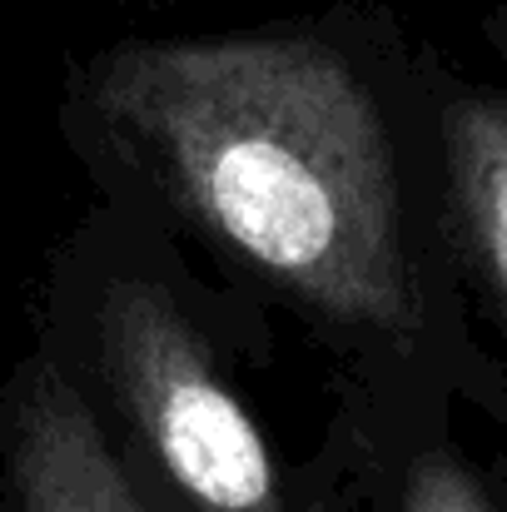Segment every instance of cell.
<instances>
[{"mask_svg": "<svg viewBox=\"0 0 507 512\" xmlns=\"http://www.w3.org/2000/svg\"><path fill=\"white\" fill-rule=\"evenodd\" d=\"M438 170L463 284L507 329V95L438 80Z\"/></svg>", "mask_w": 507, "mask_h": 512, "instance_id": "5", "label": "cell"}, {"mask_svg": "<svg viewBox=\"0 0 507 512\" xmlns=\"http://www.w3.org/2000/svg\"><path fill=\"white\" fill-rule=\"evenodd\" d=\"M0 512H150L85 398L40 348L0 373Z\"/></svg>", "mask_w": 507, "mask_h": 512, "instance_id": "4", "label": "cell"}, {"mask_svg": "<svg viewBox=\"0 0 507 512\" xmlns=\"http://www.w3.org/2000/svg\"><path fill=\"white\" fill-rule=\"evenodd\" d=\"M458 393H334L324 443L304 463L329 512H507V483L453 438Z\"/></svg>", "mask_w": 507, "mask_h": 512, "instance_id": "3", "label": "cell"}, {"mask_svg": "<svg viewBox=\"0 0 507 512\" xmlns=\"http://www.w3.org/2000/svg\"><path fill=\"white\" fill-rule=\"evenodd\" d=\"M35 348L85 398L150 512H329L314 473L259 428L234 383L239 353L135 214L95 199L55 244Z\"/></svg>", "mask_w": 507, "mask_h": 512, "instance_id": "2", "label": "cell"}, {"mask_svg": "<svg viewBox=\"0 0 507 512\" xmlns=\"http://www.w3.org/2000/svg\"><path fill=\"white\" fill-rule=\"evenodd\" d=\"M493 35H498V50L507 60V0H498V20H493Z\"/></svg>", "mask_w": 507, "mask_h": 512, "instance_id": "6", "label": "cell"}, {"mask_svg": "<svg viewBox=\"0 0 507 512\" xmlns=\"http://www.w3.org/2000/svg\"><path fill=\"white\" fill-rule=\"evenodd\" d=\"M319 5H373V10H393V0H319Z\"/></svg>", "mask_w": 507, "mask_h": 512, "instance_id": "7", "label": "cell"}, {"mask_svg": "<svg viewBox=\"0 0 507 512\" xmlns=\"http://www.w3.org/2000/svg\"><path fill=\"white\" fill-rule=\"evenodd\" d=\"M438 80L393 15L319 5L224 35L110 40L60 85V140L135 214L239 353L299 329L334 393L503 408L468 329L438 170Z\"/></svg>", "mask_w": 507, "mask_h": 512, "instance_id": "1", "label": "cell"}]
</instances>
